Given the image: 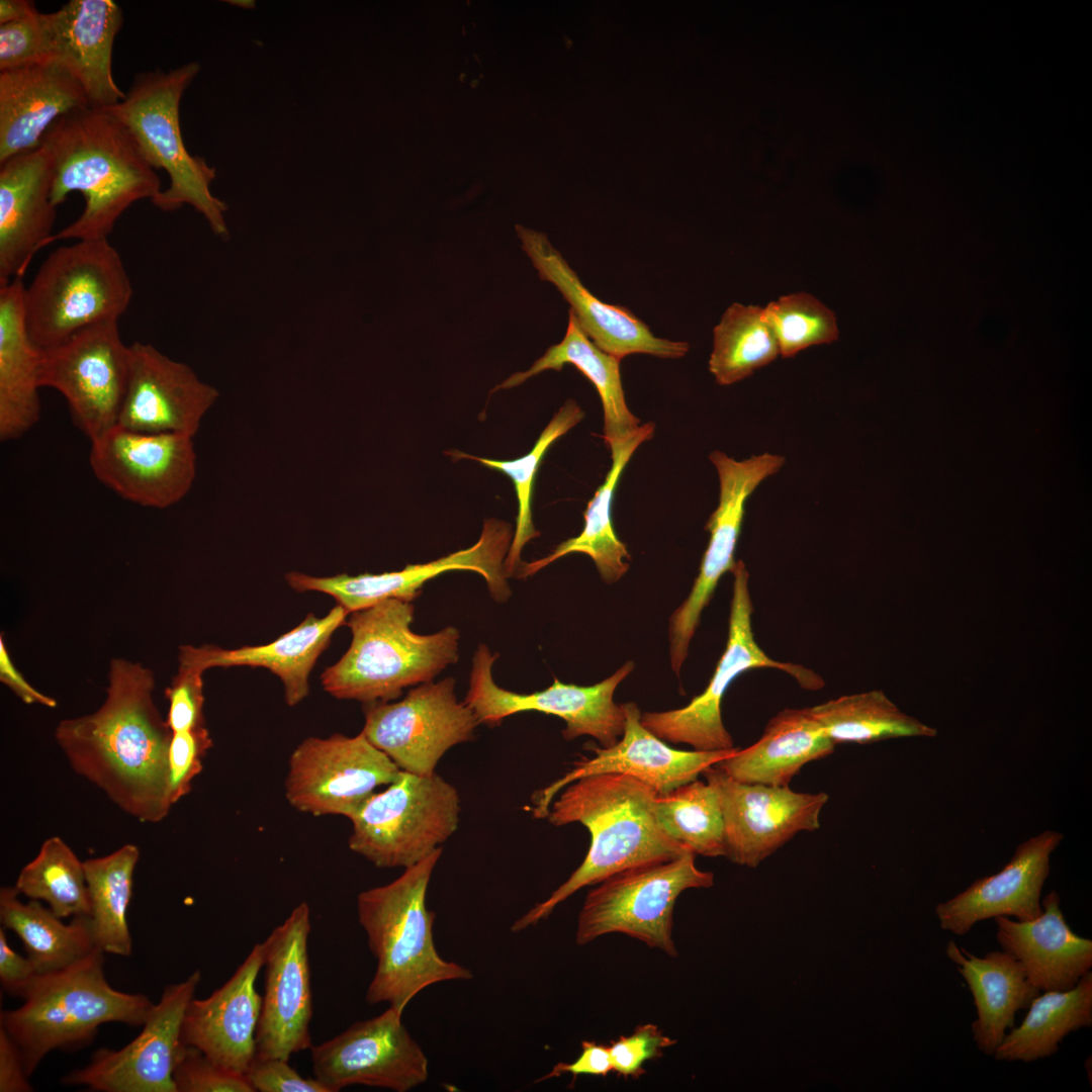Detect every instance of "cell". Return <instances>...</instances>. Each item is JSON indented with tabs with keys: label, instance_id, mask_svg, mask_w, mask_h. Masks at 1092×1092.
Masks as SVG:
<instances>
[{
	"label": "cell",
	"instance_id": "6da1fadb",
	"mask_svg": "<svg viewBox=\"0 0 1092 1092\" xmlns=\"http://www.w3.org/2000/svg\"><path fill=\"white\" fill-rule=\"evenodd\" d=\"M151 669L111 660L103 704L64 719L55 739L72 769L144 823L165 819L170 800L168 751L172 731L154 700Z\"/></svg>",
	"mask_w": 1092,
	"mask_h": 1092
},
{
	"label": "cell",
	"instance_id": "7a4b0ae2",
	"mask_svg": "<svg viewBox=\"0 0 1092 1092\" xmlns=\"http://www.w3.org/2000/svg\"><path fill=\"white\" fill-rule=\"evenodd\" d=\"M558 794L546 818L554 826L581 823L590 833V845L581 864L548 899L516 920L513 932L546 919L583 887L628 868L667 860L690 850L659 827L653 813L658 793L631 776H588L568 784Z\"/></svg>",
	"mask_w": 1092,
	"mask_h": 1092
},
{
	"label": "cell",
	"instance_id": "3957f363",
	"mask_svg": "<svg viewBox=\"0 0 1092 1092\" xmlns=\"http://www.w3.org/2000/svg\"><path fill=\"white\" fill-rule=\"evenodd\" d=\"M52 157V200L58 206L80 192L79 217L54 234L59 240L108 239L119 216L135 201L160 193L161 182L129 131L105 109L85 107L57 119L42 142Z\"/></svg>",
	"mask_w": 1092,
	"mask_h": 1092
},
{
	"label": "cell",
	"instance_id": "277c9868",
	"mask_svg": "<svg viewBox=\"0 0 1092 1092\" xmlns=\"http://www.w3.org/2000/svg\"><path fill=\"white\" fill-rule=\"evenodd\" d=\"M441 853L439 847L394 881L357 897L358 920L376 960L365 997L369 1004L387 1003L403 1012L431 985L473 978L469 969L443 959L435 946V913L427 908L426 896Z\"/></svg>",
	"mask_w": 1092,
	"mask_h": 1092
},
{
	"label": "cell",
	"instance_id": "5b68a950",
	"mask_svg": "<svg viewBox=\"0 0 1092 1092\" xmlns=\"http://www.w3.org/2000/svg\"><path fill=\"white\" fill-rule=\"evenodd\" d=\"M412 602L387 599L350 613L352 641L321 675L324 690L340 700L364 704L396 699L404 688L432 681L458 660V629L448 626L421 635L411 629Z\"/></svg>",
	"mask_w": 1092,
	"mask_h": 1092
},
{
	"label": "cell",
	"instance_id": "8992f818",
	"mask_svg": "<svg viewBox=\"0 0 1092 1092\" xmlns=\"http://www.w3.org/2000/svg\"><path fill=\"white\" fill-rule=\"evenodd\" d=\"M103 953L96 948L64 970L38 975L23 1004L1 1012L0 1026L18 1045L28 1076L51 1051L89 1043L102 1024L144 1025L154 1004L143 994L113 989Z\"/></svg>",
	"mask_w": 1092,
	"mask_h": 1092
},
{
	"label": "cell",
	"instance_id": "52a82bcc",
	"mask_svg": "<svg viewBox=\"0 0 1092 1092\" xmlns=\"http://www.w3.org/2000/svg\"><path fill=\"white\" fill-rule=\"evenodd\" d=\"M199 70L198 63L192 62L169 72L139 74L125 97L103 109L129 131L147 162L169 175V187L152 203L163 211L191 205L214 235L225 239L228 206L210 190L216 170L203 158L188 153L180 128V101Z\"/></svg>",
	"mask_w": 1092,
	"mask_h": 1092
},
{
	"label": "cell",
	"instance_id": "ba28073f",
	"mask_svg": "<svg viewBox=\"0 0 1092 1092\" xmlns=\"http://www.w3.org/2000/svg\"><path fill=\"white\" fill-rule=\"evenodd\" d=\"M131 297L129 276L108 239L77 241L52 252L24 288L26 329L43 351L87 328L118 322Z\"/></svg>",
	"mask_w": 1092,
	"mask_h": 1092
},
{
	"label": "cell",
	"instance_id": "9c48e42d",
	"mask_svg": "<svg viewBox=\"0 0 1092 1092\" xmlns=\"http://www.w3.org/2000/svg\"><path fill=\"white\" fill-rule=\"evenodd\" d=\"M460 797L436 772L400 770L349 819L350 849L381 869L412 867L435 852L457 829Z\"/></svg>",
	"mask_w": 1092,
	"mask_h": 1092
},
{
	"label": "cell",
	"instance_id": "30bf717a",
	"mask_svg": "<svg viewBox=\"0 0 1092 1092\" xmlns=\"http://www.w3.org/2000/svg\"><path fill=\"white\" fill-rule=\"evenodd\" d=\"M691 850L662 861L634 866L598 883L578 914L575 942L584 945L623 933L675 958L673 909L687 889L709 888L711 872L699 870Z\"/></svg>",
	"mask_w": 1092,
	"mask_h": 1092
},
{
	"label": "cell",
	"instance_id": "8fae6325",
	"mask_svg": "<svg viewBox=\"0 0 1092 1092\" xmlns=\"http://www.w3.org/2000/svg\"><path fill=\"white\" fill-rule=\"evenodd\" d=\"M731 572L734 581L728 639L709 685L682 708L641 714V724L663 741L686 743L700 751L734 748L732 736L723 724L721 705L731 682L746 670L761 667L781 669L793 676L801 688L810 691L820 690L824 686L822 677L813 670L799 664L777 661L760 648L751 626L753 608L748 570L742 560H737Z\"/></svg>",
	"mask_w": 1092,
	"mask_h": 1092
},
{
	"label": "cell",
	"instance_id": "7c38bea8",
	"mask_svg": "<svg viewBox=\"0 0 1092 1092\" xmlns=\"http://www.w3.org/2000/svg\"><path fill=\"white\" fill-rule=\"evenodd\" d=\"M498 655L486 645H479L472 659L469 688L464 702L473 710L479 724L498 725L513 714L537 711L560 717L566 723V740L581 735L596 738L601 746L614 745L624 731L622 705L613 696L618 685L633 670L625 663L608 678L594 686L563 684L557 678L547 689L532 694L508 691L495 684L492 665Z\"/></svg>",
	"mask_w": 1092,
	"mask_h": 1092
},
{
	"label": "cell",
	"instance_id": "4fadbf2b",
	"mask_svg": "<svg viewBox=\"0 0 1092 1092\" xmlns=\"http://www.w3.org/2000/svg\"><path fill=\"white\" fill-rule=\"evenodd\" d=\"M364 714L365 737L401 770L420 776L436 772L445 752L471 740L479 724L458 702L452 677L418 685L399 702L366 704Z\"/></svg>",
	"mask_w": 1092,
	"mask_h": 1092
},
{
	"label": "cell",
	"instance_id": "5bb4252c",
	"mask_svg": "<svg viewBox=\"0 0 1092 1092\" xmlns=\"http://www.w3.org/2000/svg\"><path fill=\"white\" fill-rule=\"evenodd\" d=\"M400 770L362 732L308 737L289 756L285 798L302 813L350 819L377 787L394 782Z\"/></svg>",
	"mask_w": 1092,
	"mask_h": 1092
},
{
	"label": "cell",
	"instance_id": "9a60e30c",
	"mask_svg": "<svg viewBox=\"0 0 1092 1092\" xmlns=\"http://www.w3.org/2000/svg\"><path fill=\"white\" fill-rule=\"evenodd\" d=\"M128 375V346L117 322L87 328L41 351L40 386L66 399L75 426L94 440L117 425Z\"/></svg>",
	"mask_w": 1092,
	"mask_h": 1092
},
{
	"label": "cell",
	"instance_id": "2e32d148",
	"mask_svg": "<svg viewBox=\"0 0 1092 1092\" xmlns=\"http://www.w3.org/2000/svg\"><path fill=\"white\" fill-rule=\"evenodd\" d=\"M709 458L718 474L719 502L705 526L710 538L699 574L690 595L669 620L670 663L675 673H679L688 656L702 611L709 604L720 578L731 571L736 562L734 552L747 499L786 463L784 456L768 452L735 460L724 452L713 451Z\"/></svg>",
	"mask_w": 1092,
	"mask_h": 1092
},
{
	"label": "cell",
	"instance_id": "e0dca14e",
	"mask_svg": "<svg viewBox=\"0 0 1092 1092\" xmlns=\"http://www.w3.org/2000/svg\"><path fill=\"white\" fill-rule=\"evenodd\" d=\"M403 1012L388 1006L357 1021L335 1037L311 1045L313 1078L330 1092L365 1085L407 1092L429 1077V1062L402 1022Z\"/></svg>",
	"mask_w": 1092,
	"mask_h": 1092
},
{
	"label": "cell",
	"instance_id": "ac0fdd59",
	"mask_svg": "<svg viewBox=\"0 0 1092 1092\" xmlns=\"http://www.w3.org/2000/svg\"><path fill=\"white\" fill-rule=\"evenodd\" d=\"M513 536L509 524L488 519L479 539L471 547L427 563L408 564L401 570L377 574L341 573L318 577L292 571L285 578L296 592H318L333 597L349 614L387 599L412 602L420 595L425 582L450 570L476 572L484 578L492 599L505 602L511 595L505 560Z\"/></svg>",
	"mask_w": 1092,
	"mask_h": 1092
},
{
	"label": "cell",
	"instance_id": "d6986e66",
	"mask_svg": "<svg viewBox=\"0 0 1092 1092\" xmlns=\"http://www.w3.org/2000/svg\"><path fill=\"white\" fill-rule=\"evenodd\" d=\"M193 438L143 433L115 425L91 441L95 477L139 506L167 509L190 491L196 475Z\"/></svg>",
	"mask_w": 1092,
	"mask_h": 1092
},
{
	"label": "cell",
	"instance_id": "ffe728a7",
	"mask_svg": "<svg viewBox=\"0 0 1092 1092\" xmlns=\"http://www.w3.org/2000/svg\"><path fill=\"white\" fill-rule=\"evenodd\" d=\"M310 909L299 903L263 943L265 990L256 1031V1056L289 1061L309 1049L312 992L308 961Z\"/></svg>",
	"mask_w": 1092,
	"mask_h": 1092
},
{
	"label": "cell",
	"instance_id": "44dd1931",
	"mask_svg": "<svg viewBox=\"0 0 1092 1092\" xmlns=\"http://www.w3.org/2000/svg\"><path fill=\"white\" fill-rule=\"evenodd\" d=\"M717 791L725 828V856L756 868L800 832L820 828L824 792L738 782L716 765L702 774Z\"/></svg>",
	"mask_w": 1092,
	"mask_h": 1092
},
{
	"label": "cell",
	"instance_id": "7402d4cb",
	"mask_svg": "<svg viewBox=\"0 0 1092 1092\" xmlns=\"http://www.w3.org/2000/svg\"><path fill=\"white\" fill-rule=\"evenodd\" d=\"M201 980L200 971L168 986L151 1009L142 1032L118 1051L100 1049L90 1063L62 1082L101 1092H177L173 1071L186 1009Z\"/></svg>",
	"mask_w": 1092,
	"mask_h": 1092
},
{
	"label": "cell",
	"instance_id": "603a6c76",
	"mask_svg": "<svg viewBox=\"0 0 1092 1092\" xmlns=\"http://www.w3.org/2000/svg\"><path fill=\"white\" fill-rule=\"evenodd\" d=\"M625 715L621 740L610 747L586 743L592 758L582 756L562 778L535 794L533 814L546 818L557 794L568 784L594 775L624 774L631 776L658 794L667 793L693 782L705 769L723 760L739 747L729 750L686 751L671 748L641 724V712L636 704H622Z\"/></svg>",
	"mask_w": 1092,
	"mask_h": 1092
},
{
	"label": "cell",
	"instance_id": "cb8c5ba5",
	"mask_svg": "<svg viewBox=\"0 0 1092 1092\" xmlns=\"http://www.w3.org/2000/svg\"><path fill=\"white\" fill-rule=\"evenodd\" d=\"M219 396L185 363L152 344L128 345V375L117 425L143 433L194 437Z\"/></svg>",
	"mask_w": 1092,
	"mask_h": 1092
},
{
	"label": "cell",
	"instance_id": "d4e9b609",
	"mask_svg": "<svg viewBox=\"0 0 1092 1092\" xmlns=\"http://www.w3.org/2000/svg\"><path fill=\"white\" fill-rule=\"evenodd\" d=\"M516 230L540 279L558 289L582 331L599 349L620 360L632 354L676 359L688 353L687 342L658 338L627 307L595 296L545 234L522 225Z\"/></svg>",
	"mask_w": 1092,
	"mask_h": 1092
},
{
	"label": "cell",
	"instance_id": "484cf974",
	"mask_svg": "<svg viewBox=\"0 0 1092 1092\" xmlns=\"http://www.w3.org/2000/svg\"><path fill=\"white\" fill-rule=\"evenodd\" d=\"M264 965L263 943H255L234 975L204 999L193 998L184 1015L181 1039L216 1065L245 1075L256 1057L262 997L256 989Z\"/></svg>",
	"mask_w": 1092,
	"mask_h": 1092
},
{
	"label": "cell",
	"instance_id": "4316f807",
	"mask_svg": "<svg viewBox=\"0 0 1092 1092\" xmlns=\"http://www.w3.org/2000/svg\"><path fill=\"white\" fill-rule=\"evenodd\" d=\"M54 167L47 146L0 164V286L22 279L32 257L53 236Z\"/></svg>",
	"mask_w": 1092,
	"mask_h": 1092
},
{
	"label": "cell",
	"instance_id": "83f0119b",
	"mask_svg": "<svg viewBox=\"0 0 1092 1092\" xmlns=\"http://www.w3.org/2000/svg\"><path fill=\"white\" fill-rule=\"evenodd\" d=\"M1064 838L1046 830L1019 844L997 874L975 881L965 891L939 903L935 914L942 930L963 936L983 920L998 916L1028 921L1042 912L1040 894L1050 874V856Z\"/></svg>",
	"mask_w": 1092,
	"mask_h": 1092
},
{
	"label": "cell",
	"instance_id": "f1b7e54d",
	"mask_svg": "<svg viewBox=\"0 0 1092 1092\" xmlns=\"http://www.w3.org/2000/svg\"><path fill=\"white\" fill-rule=\"evenodd\" d=\"M123 15L112 0H71L47 13L52 58L78 80L90 107L108 108L124 97L112 75V49Z\"/></svg>",
	"mask_w": 1092,
	"mask_h": 1092
},
{
	"label": "cell",
	"instance_id": "f546056e",
	"mask_svg": "<svg viewBox=\"0 0 1092 1092\" xmlns=\"http://www.w3.org/2000/svg\"><path fill=\"white\" fill-rule=\"evenodd\" d=\"M85 107L81 84L55 59L0 72V164L35 149L57 119Z\"/></svg>",
	"mask_w": 1092,
	"mask_h": 1092
},
{
	"label": "cell",
	"instance_id": "4dcf8cb0",
	"mask_svg": "<svg viewBox=\"0 0 1092 1092\" xmlns=\"http://www.w3.org/2000/svg\"><path fill=\"white\" fill-rule=\"evenodd\" d=\"M348 611L336 605L326 616L308 614L299 625L275 640L255 646L223 649L214 645L181 646V666L201 672L211 667H263L276 674L284 686L288 706L299 704L309 692L308 676L317 658L329 646L334 632L346 624Z\"/></svg>",
	"mask_w": 1092,
	"mask_h": 1092
},
{
	"label": "cell",
	"instance_id": "1f68e13d",
	"mask_svg": "<svg viewBox=\"0 0 1092 1092\" xmlns=\"http://www.w3.org/2000/svg\"><path fill=\"white\" fill-rule=\"evenodd\" d=\"M1041 906V914L1028 921L995 917L996 939L1039 992L1066 991L1091 971L1092 940L1072 931L1056 891L1043 898Z\"/></svg>",
	"mask_w": 1092,
	"mask_h": 1092
},
{
	"label": "cell",
	"instance_id": "d6a6232c",
	"mask_svg": "<svg viewBox=\"0 0 1092 1092\" xmlns=\"http://www.w3.org/2000/svg\"><path fill=\"white\" fill-rule=\"evenodd\" d=\"M973 996L977 1018L972 1023L978 1050L993 1057L1015 1014L1028 1008L1040 992L1027 980L1020 964L1004 950H992L980 958L949 940L945 949Z\"/></svg>",
	"mask_w": 1092,
	"mask_h": 1092
},
{
	"label": "cell",
	"instance_id": "836d02e7",
	"mask_svg": "<svg viewBox=\"0 0 1092 1092\" xmlns=\"http://www.w3.org/2000/svg\"><path fill=\"white\" fill-rule=\"evenodd\" d=\"M24 284L15 279L0 286V438L15 440L39 420V350L24 316Z\"/></svg>",
	"mask_w": 1092,
	"mask_h": 1092
},
{
	"label": "cell",
	"instance_id": "e575fe53",
	"mask_svg": "<svg viewBox=\"0 0 1092 1092\" xmlns=\"http://www.w3.org/2000/svg\"><path fill=\"white\" fill-rule=\"evenodd\" d=\"M834 748L808 708H786L769 719L755 743L715 765L738 782L788 787L804 765Z\"/></svg>",
	"mask_w": 1092,
	"mask_h": 1092
},
{
	"label": "cell",
	"instance_id": "d590c367",
	"mask_svg": "<svg viewBox=\"0 0 1092 1092\" xmlns=\"http://www.w3.org/2000/svg\"><path fill=\"white\" fill-rule=\"evenodd\" d=\"M620 362V359L602 351L592 342L569 310L562 341L549 347L528 370L508 377L492 392L516 387L546 370L561 371L564 365L571 364L593 383L600 395L604 410L602 437L611 450L633 436L641 426L640 420L627 406Z\"/></svg>",
	"mask_w": 1092,
	"mask_h": 1092
},
{
	"label": "cell",
	"instance_id": "8d00e7d4",
	"mask_svg": "<svg viewBox=\"0 0 1092 1092\" xmlns=\"http://www.w3.org/2000/svg\"><path fill=\"white\" fill-rule=\"evenodd\" d=\"M655 431L653 423L641 425L627 440L614 446L611 451L612 465L604 482L589 499L584 512V526L579 535L560 543L548 556L523 563L518 572L528 577L553 561L570 553H584L595 562L607 583L619 580L628 570L630 554L619 540L611 519L612 502L622 472L637 448L650 440Z\"/></svg>",
	"mask_w": 1092,
	"mask_h": 1092
},
{
	"label": "cell",
	"instance_id": "74e56055",
	"mask_svg": "<svg viewBox=\"0 0 1092 1092\" xmlns=\"http://www.w3.org/2000/svg\"><path fill=\"white\" fill-rule=\"evenodd\" d=\"M18 895L15 887L1 888L0 921L21 939L38 975L64 970L98 948L89 915L65 924L38 900L23 903Z\"/></svg>",
	"mask_w": 1092,
	"mask_h": 1092
},
{
	"label": "cell",
	"instance_id": "f35d334b",
	"mask_svg": "<svg viewBox=\"0 0 1092 1092\" xmlns=\"http://www.w3.org/2000/svg\"><path fill=\"white\" fill-rule=\"evenodd\" d=\"M1092 1025V972L1072 989L1045 991L1028 1006L1017 1027H1012L993 1057L1004 1062L1029 1063L1056 1054L1071 1032Z\"/></svg>",
	"mask_w": 1092,
	"mask_h": 1092
},
{
	"label": "cell",
	"instance_id": "ab89813d",
	"mask_svg": "<svg viewBox=\"0 0 1092 1092\" xmlns=\"http://www.w3.org/2000/svg\"><path fill=\"white\" fill-rule=\"evenodd\" d=\"M139 858V847L127 843L107 855L84 861L94 940L103 952L131 954L127 908Z\"/></svg>",
	"mask_w": 1092,
	"mask_h": 1092
},
{
	"label": "cell",
	"instance_id": "60d3db41",
	"mask_svg": "<svg viewBox=\"0 0 1092 1092\" xmlns=\"http://www.w3.org/2000/svg\"><path fill=\"white\" fill-rule=\"evenodd\" d=\"M808 709L835 744L937 734L935 728L901 711L881 690L841 696Z\"/></svg>",
	"mask_w": 1092,
	"mask_h": 1092
},
{
	"label": "cell",
	"instance_id": "b9f144b4",
	"mask_svg": "<svg viewBox=\"0 0 1092 1092\" xmlns=\"http://www.w3.org/2000/svg\"><path fill=\"white\" fill-rule=\"evenodd\" d=\"M781 356L776 335L759 305L731 304L713 330L709 371L722 386L739 382Z\"/></svg>",
	"mask_w": 1092,
	"mask_h": 1092
},
{
	"label": "cell",
	"instance_id": "7bdbcfd3",
	"mask_svg": "<svg viewBox=\"0 0 1092 1092\" xmlns=\"http://www.w3.org/2000/svg\"><path fill=\"white\" fill-rule=\"evenodd\" d=\"M653 813L659 827L695 854L725 856V828L716 789L699 780L657 794Z\"/></svg>",
	"mask_w": 1092,
	"mask_h": 1092
},
{
	"label": "cell",
	"instance_id": "ee69618b",
	"mask_svg": "<svg viewBox=\"0 0 1092 1092\" xmlns=\"http://www.w3.org/2000/svg\"><path fill=\"white\" fill-rule=\"evenodd\" d=\"M15 889L42 900L60 918L90 915L84 861L59 836L43 841L36 856L20 871Z\"/></svg>",
	"mask_w": 1092,
	"mask_h": 1092
},
{
	"label": "cell",
	"instance_id": "f6af8a7d",
	"mask_svg": "<svg viewBox=\"0 0 1092 1092\" xmlns=\"http://www.w3.org/2000/svg\"><path fill=\"white\" fill-rule=\"evenodd\" d=\"M583 418L584 412L581 407L573 399L566 400L540 434L531 451L518 459L505 461L476 457L463 452L450 453L451 456L475 460L488 468L500 471L508 475L514 483L518 500V515L516 531L505 560L507 576L517 575L518 570L523 565L521 552L524 546L530 540L540 536V532L535 529L532 520L531 502L536 473L542 459L551 445L575 427Z\"/></svg>",
	"mask_w": 1092,
	"mask_h": 1092
},
{
	"label": "cell",
	"instance_id": "bcb514c9",
	"mask_svg": "<svg viewBox=\"0 0 1092 1092\" xmlns=\"http://www.w3.org/2000/svg\"><path fill=\"white\" fill-rule=\"evenodd\" d=\"M763 308L783 358L794 357L809 347L830 344L838 339L835 313L812 294L784 295Z\"/></svg>",
	"mask_w": 1092,
	"mask_h": 1092
},
{
	"label": "cell",
	"instance_id": "7dc6e473",
	"mask_svg": "<svg viewBox=\"0 0 1092 1092\" xmlns=\"http://www.w3.org/2000/svg\"><path fill=\"white\" fill-rule=\"evenodd\" d=\"M173 1080L177 1092H254L245 1075L216 1065L200 1050L183 1041Z\"/></svg>",
	"mask_w": 1092,
	"mask_h": 1092
},
{
	"label": "cell",
	"instance_id": "c3c4849f",
	"mask_svg": "<svg viewBox=\"0 0 1092 1092\" xmlns=\"http://www.w3.org/2000/svg\"><path fill=\"white\" fill-rule=\"evenodd\" d=\"M53 59L47 13L39 11L0 25V72Z\"/></svg>",
	"mask_w": 1092,
	"mask_h": 1092
},
{
	"label": "cell",
	"instance_id": "681fc988",
	"mask_svg": "<svg viewBox=\"0 0 1092 1092\" xmlns=\"http://www.w3.org/2000/svg\"><path fill=\"white\" fill-rule=\"evenodd\" d=\"M212 746L205 726L172 732L168 751L169 789L172 805L185 797L202 770V761Z\"/></svg>",
	"mask_w": 1092,
	"mask_h": 1092
},
{
	"label": "cell",
	"instance_id": "f907efd6",
	"mask_svg": "<svg viewBox=\"0 0 1092 1092\" xmlns=\"http://www.w3.org/2000/svg\"><path fill=\"white\" fill-rule=\"evenodd\" d=\"M675 1043L657 1025L640 1024L630 1035H621L609 1046L613 1072L624 1078L637 1079L645 1074L643 1065L661 1058L663 1051Z\"/></svg>",
	"mask_w": 1092,
	"mask_h": 1092
},
{
	"label": "cell",
	"instance_id": "816d5d0a",
	"mask_svg": "<svg viewBox=\"0 0 1092 1092\" xmlns=\"http://www.w3.org/2000/svg\"><path fill=\"white\" fill-rule=\"evenodd\" d=\"M202 674L195 668L179 665L178 673L165 690L169 701L166 722L172 732L205 726Z\"/></svg>",
	"mask_w": 1092,
	"mask_h": 1092
},
{
	"label": "cell",
	"instance_id": "f5cc1de1",
	"mask_svg": "<svg viewBox=\"0 0 1092 1092\" xmlns=\"http://www.w3.org/2000/svg\"><path fill=\"white\" fill-rule=\"evenodd\" d=\"M289 1061L255 1057L245 1073L254 1092H330L315 1078H303Z\"/></svg>",
	"mask_w": 1092,
	"mask_h": 1092
},
{
	"label": "cell",
	"instance_id": "db71d44e",
	"mask_svg": "<svg viewBox=\"0 0 1092 1092\" xmlns=\"http://www.w3.org/2000/svg\"><path fill=\"white\" fill-rule=\"evenodd\" d=\"M4 927L0 928V981L6 992L23 997L38 976L33 964L12 949Z\"/></svg>",
	"mask_w": 1092,
	"mask_h": 1092
},
{
	"label": "cell",
	"instance_id": "11a10c76",
	"mask_svg": "<svg viewBox=\"0 0 1092 1092\" xmlns=\"http://www.w3.org/2000/svg\"><path fill=\"white\" fill-rule=\"evenodd\" d=\"M610 1072H613V1065L609 1046L590 1040H583L581 1041V1053L575 1061L557 1063L549 1073L542 1076L537 1082L560 1077L565 1073L571 1074L573 1081H575L578 1075L606 1077Z\"/></svg>",
	"mask_w": 1092,
	"mask_h": 1092
},
{
	"label": "cell",
	"instance_id": "9f6ffc18",
	"mask_svg": "<svg viewBox=\"0 0 1092 1092\" xmlns=\"http://www.w3.org/2000/svg\"><path fill=\"white\" fill-rule=\"evenodd\" d=\"M28 1077L18 1045L0 1026V1092L32 1091Z\"/></svg>",
	"mask_w": 1092,
	"mask_h": 1092
},
{
	"label": "cell",
	"instance_id": "6f0895ef",
	"mask_svg": "<svg viewBox=\"0 0 1092 1092\" xmlns=\"http://www.w3.org/2000/svg\"><path fill=\"white\" fill-rule=\"evenodd\" d=\"M0 680L25 704H38L48 708L57 706L54 698L34 689L16 668L2 635L0 637Z\"/></svg>",
	"mask_w": 1092,
	"mask_h": 1092
},
{
	"label": "cell",
	"instance_id": "680465c9",
	"mask_svg": "<svg viewBox=\"0 0 1092 1092\" xmlns=\"http://www.w3.org/2000/svg\"><path fill=\"white\" fill-rule=\"evenodd\" d=\"M37 12L35 4L28 0H1L0 25L22 19Z\"/></svg>",
	"mask_w": 1092,
	"mask_h": 1092
}]
</instances>
